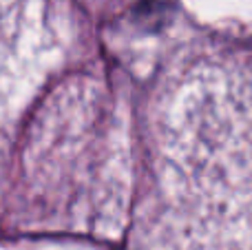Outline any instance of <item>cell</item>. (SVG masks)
I'll list each match as a JSON object with an SVG mask.
<instances>
[{"instance_id": "cell-1", "label": "cell", "mask_w": 252, "mask_h": 250, "mask_svg": "<svg viewBox=\"0 0 252 250\" xmlns=\"http://www.w3.org/2000/svg\"><path fill=\"white\" fill-rule=\"evenodd\" d=\"M184 250H252V66L210 69L177 97L159 142Z\"/></svg>"}]
</instances>
